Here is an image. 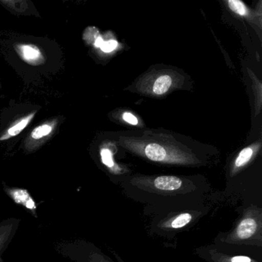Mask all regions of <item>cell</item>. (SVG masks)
I'll return each mask as SVG.
<instances>
[{
  "label": "cell",
  "mask_w": 262,
  "mask_h": 262,
  "mask_svg": "<svg viewBox=\"0 0 262 262\" xmlns=\"http://www.w3.org/2000/svg\"><path fill=\"white\" fill-rule=\"evenodd\" d=\"M59 251L76 262H110L98 248L85 242L62 243L59 246Z\"/></svg>",
  "instance_id": "cell-1"
},
{
  "label": "cell",
  "mask_w": 262,
  "mask_h": 262,
  "mask_svg": "<svg viewBox=\"0 0 262 262\" xmlns=\"http://www.w3.org/2000/svg\"><path fill=\"white\" fill-rule=\"evenodd\" d=\"M16 50L23 60L32 66L42 65L45 62V56L39 48L32 44H18Z\"/></svg>",
  "instance_id": "cell-5"
},
{
  "label": "cell",
  "mask_w": 262,
  "mask_h": 262,
  "mask_svg": "<svg viewBox=\"0 0 262 262\" xmlns=\"http://www.w3.org/2000/svg\"><path fill=\"white\" fill-rule=\"evenodd\" d=\"M122 117H123V119L125 122H128L131 125H137L138 124V119H136V116H133L131 113H125Z\"/></svg>",
  "instance_id": "cell-17"
},
{
  "label": "cell",
  "mask_w": 262,
  "mask_h": 262,
  "mask_svg": "<svg viewBox=\"0 0 262 262\" xmlns=\"http://www.w3.org/2000/svg\"><path fill=\"white\" fill-rule=\"evenodd\" d=\"M35 114H36V113H31V114L29 115V116L23 118L20 120L17 121L14 125H12V126L9 128L7 134L4 135L2 137L0 138V140H7V139H10V138L15 137V136H18V135L22 133L23 130L29 125L30 121L34 117Z\"/></svg>",
  "instance_id": "cell-7"
},
{
  "label": "cell",
  "mask_w": 262,
  "mask_h": 262,
  "mask_svg": "<svg viewBox=\"0 0 262 262\" xmlns=\"http://www.w3.org/2000/svg\"><path fill=\"white\" fill-rule=\"evenodd\" d=\"M103 40H102V38H98L97 40H96V46L97 47H101V46L102 45V43H103Z\"/></svg>",
  "instance_id": "cell-18"
},
{
  "label": "cell",
  "mask_w": 262,
  "mask_h": 262,
  "mask_svg": "<svg viewBox=\"0 0 262 262\" xmlns=\"http://www.w3.org/2000/svg\"><path fill=\"white\" fill-rule=\"evenodd\" d=\"M20 223V219L16 217L6 219L0 222V262L2 255L13 240Z\"/></svg>",
  "instance_id": "cell-4"
},
{
  "label": "cell",
  "mask_w": 262,
  "mask_h": 262,
  "mask_svg": "<svg viewBox=\"0 0 262 262\" xmlns=\"http://www.w3.org/2000/svg\"><path fill=\"white\" fill-rule=\"evenodd\" d=\"M53 131V126L50 124H43L36 127L31 133L33 139H40L50 135Z\"/></svg>",
  "instance_id": "cell-12"
},
{
  "label": "cell",
  "mask_w": 262,
  "mask_h": 262,
  "mask_svg": "<svg viewBox=\"0 0 262 262\" xmlns=\"http://www.w3.org/2000/svg\"><path fill=\"white\" fill-rule=\"evenodd\" d=\"M192 216L188 213H184V214H179L177 217H174L171 222L167 224L166 226L168 228H173V229H177V228H182L190 223Z\"/></svg>",
  "instance_id": "cell-10"
},
{
  "label": "cell",
  "mask_w": 262,
  "mask_h": 262,
  "mask_svg": "<svg viewBox=\"0 0 262 262\" xmlns=\"http://www.w3.org/2000/svg\"><path fill=\"white\" fill-rule=\"evenodd\" d=\"M182 181L176 176H159L153 182V187L163 191H173L182 188Z\"/></svg>",
  "instance_id": "cell-6"
},
{
  "label": "cell",
  "mask_w": 262,
  "mask_h": 262,
  "mask_svg": "<svg viewBox=\"0 0 262 262\" xmlns=\"http://www.w3.org/2000/svg\"><path fill=\"white\" fill-rule=\"evenodd\" d=\"M228 6L233 12L237 13L240 16H245L247 14L246 7L238 0H229Z\"/></svg>",
  "instance_id": "cell-13"
},
{
  "label": "cell",
  "mask_w": 262,
  "mask_h": 262,
  "mask_svg": "<svg viewBox=\"0 0 262 262\" xmlns=\"http://www.w3.org/2000/svg\"><path fill=\"white\" fill-rule=\"evenodd\" d=\"M171 85V78L168 75L161 76L158 78L153 85V93L155 94L162 95L169 90Z\"/></svg>",
  "instance_id": "cell-9"
},
{
  "label": "cell",
  "mask_w": 262,
  "mask_h": 262,
  "mask_svg": "<svg viewBox=\"0 0 262 262\" xmlns=\"http://www.w3.org/2000/svg\"><path fill=\"white\" fill-rule=\"evenodd\" d=\"M118 43L116 41L110 40L108 42H103L102 45L101 46L100 48L102 49V51L105 53H110V52L114 50L117 47Z\"/></svg>",
  "instance_id": "cell-16"
},
{
  "label": "cell",
  "mask_w": 262,
  "mask_h": 262,
  "mask_svg": "<svg viewBox=\"0 0 262 262\" xmlns=\"http://www.w3.org/2000/svg\"><path fill=\"white\" fill-rule=\"evenodd\" d=\"M145 154L148 159L154 162H165L167 159L166 150L158 144L151 143L147 145Z\"/></svg>",
  "instance_id": "cell-8"
},
{
  "label": "cell",
  "mask_w": 262,
  "mask_h": 262,
  "mask_svg": "<svg viewBox=\"0 0 262 262\" xmlns=\"http://www.w3.org/2000/svg\"><path fill=\"white\" fill-rule=\"evenodd\" d=\"M4 191L13 202L24 207L35 217H37V205L27 189L5 187Z\"/></svg>",
  "instance_id": "cell-3"
},
{
  "label": "cell",
  "mask_w": 262,
  "mask_h": 262,
  "mask_svg": "<svg viewBox=\"0 0 262 262\" xmlns=\"http://www.w3.org/2000/svg\"><path fill=\"white\" fill-rule=\"evenodd\" d=\"M102 155V162L105 165L112 167L113 165V159H112L111 151L108 149H103L101 151Z\"/></svg>",
  "instance_id": "cell-15"
},
{
  "label": "cell",
  "mask_w": 262,
  "mask_h": 262,
  "mask_svg": "<svg viewBox=\"0 0 262 262\" xmlns=\"http://www.w3.org/2000/svg\"><path fill=\"white\" fill-rule=\"evenodd\" d=\"M216 259L219 262H256L250 257L246 256H234V257H227V256H220Z\"/></svg>",
  "instance_id": "cell-14"
},
{
  "label": "cell",
  "mask_w": 262,
  "mask_h": 262,
  "mask_svg": "<svg viewBox=\"0 0 262 262\" xmlns=\"http://www.w3.org/2000/svg\"><path fill=\"white\" fill-rule=\"evenodd\" d=\"M253 150L251 148H246L241 151L239 156L234 162V168H240L246 165L252 157Z\"/></svg>",
  "instance_id": "cell-11"
},
{
  "label": "cell",
  "mask_w": 262,
  "mask_h": 262,
  "mask_svg": "<svg viewBox=\"0 0 262 262\" xmlns=\"http://www.w3.org/2000/svg\"><path fill=\"white\" fill-rule=\"evenodd\" d=\"M260 222L257 216L248 213L234 228L229 238L231 242H242L251 238L260 229Z\"/></svg>",
  "instance_id": "cell-2"
}]
</instances>
